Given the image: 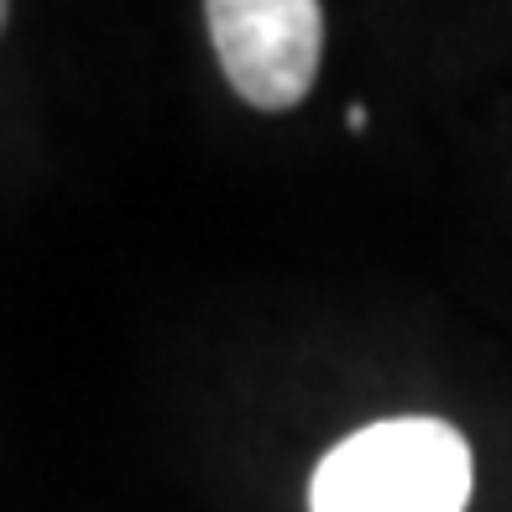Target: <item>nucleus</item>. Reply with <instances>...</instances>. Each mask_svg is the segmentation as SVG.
<instances>
[{"label":"nucleus","instance_id":"f257e3e1","mask_svg":"<svg viewBox=\"0 0 512 512\" xmlns=\"http://www.w3.org/2000/svg\"><path fill=\"white\" fill-rule=\"evenodd\" d=\"M471 445L445 418H382L314 465L309 512H465Z\"/></svg>","mask_w":512,"mask_h":512},{"label":"nucleus","instance_id":"f03ea898","mask_svg":"<svg viewBox=\"0 0 512 512\" xmlns=\"http://www.w3.org/2000/svg\"><path fill=\"white\" fill-rule=\"evenodd\" d=\"M204 27L220 74L251 110H293L319 79L324 6L314 0H209Z\"/></svg>","mask_w":512,"mask_h":512}]
</instances>
